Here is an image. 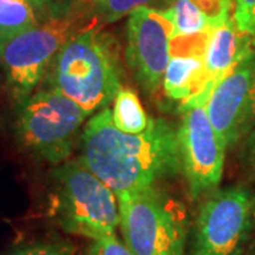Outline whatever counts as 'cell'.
Returning <instances> with one entry per match:
<instances>
[{"label": "cell", "mask_w": 255, "mask_h": 255, "mask_svg": "<svg viewBox=\"0 0 255 255\" xmlns=\"http://www.w3.org/2000/svg\"><path fill=\"white\" fill-rule=\"evenodd\" d=\"M111 117L114 125L119 130L129 135H139L146 132L150 125L152 119L146 115L145 110L140 104L137 95L129 88H121L112 102Z\"/></svg>", "instance_id": "14"}, {"label": "cell", "mask_w": 255, "mask_h": 255, "mask_svg": "<svg viewBox=\"0 0 255 255\" xmlns=\"http://www.w3.org/2000/svg\"><path fill=\"white\" fill-rule=\"evenodd\" d=\"M233 18L238 31L255 44V0H234Z\"/></svg>", "instance_id": "18"}, {"label": "cell", "mask_w": 255, "mask_h": 255, "mask_svg": "<svg viewBox=\"0 0 255 255\" xmlns=\"http://www.w3.org/2000/svg\"><path fill=\"white\" fill-rule=\"evenodd\" d=\"M61 7L54 0H0V41L41 23Z\"/></svg>", "instance_id": "13"}, {"label": "cell", "mask_w": 255, "mask_h": 255, "mask_svg": "<svg viewBox=\"0 0 255 255\" xmlns=\"http://www.w3.org/2000/svg\"><path fill=\"white\" fill-rule=\"evenodd\" d=\"M173 33V23L164 10L140 7L128 16L127 60L146 94L155 95L163 84Z\"/></svg>", "instance_id": "9"}, {"label": "cell", "mask_w": 255, "mask_h": 255, "mask_svg": "<svg viewBox=\"0 0 255 255\" xmlns=\"http://www.w3.org/2000/svg\"><path fill=\"white\" fill-rule=\"evenodd\" d=\"M9 255H75V248L70 241L51 238L20 244Z\"/></svg>", "instance_id": "17"}, {"label": "cell", "mask_w": 255, "mask_h": 255, "mask_svg": "<svg viewBox=\"0 0 255 255\" xmlns=\"http://www.w3.org/2000/svg\"><path fill=\"white\" fill-rule=\"evenodd\" d=\"M207 111L227 149L254 130L255 46L213 88Z\"/></svg>", "instance_id": "10"}, {"label": "cell", "mask_w": 255, "mask_h": 255, "mask_svg": "<svg viewBox=\"0 0 255 255\" xmlns=\"http://www.w3.org/2000/svg\"><path fill=\"white\" fill-rule=\"evenodd\" d=\"M173 23V37H191L210 31L213 21L197 0H174L164 10Z\"/></svg>", "instance_id": "15"}, {"label": "cell", "mask_w": 255, "mask_h": 255, "mask_svg": "<svg viewBox=\"0 0 255 255\" xmlns=\"http://www.w3.org/2000/svg\"><path fill=\"white\" fill-rule=\"evenodd\" d=\"M119 228L133 255H186L189 221L182 203L160 189L119 194Z\"/></svg>", "instance_id": "6"}, {"label": "cell", "mask_w": 255, "mask_h": 255, "mask_svg": "<svg viewBox=\"0 0 255 255\" xmlns=\"http://www.w3.org/2000/svg\"><path fill=\"white\" fill-rule=\"evenodd\" d=\"M43 82L63 92L90 117L108 108L122 88L114 38L98 26L84 28L64 44Z\"/></svg>", "instance_id": "2"}, {"label": "cell", "mask_w": 255, "mask_h": 255, "mask_svg": "<svg viewBox=\"0 0 255 255\" xmlns=\"http://www.w3.org/2000/svg\"><path fill=\"white\" fill-rule=\"evenodd\" d=\"M90 115L53 85H40L17 104L14 135L23 150L50 164L68 160Z\"/></svg>", "instance_id": "4"}, {"label": "cell", "mask_w": 255, "mask_h": 255, "mask_svg": "<svg viewBox=\"0 0 255 255\" xmlns=\"http://www.w3.org/2000/svg\"><path fill=\"white\" fill-rule=\"evenodd\" d=\"M247 37L238 31L228 11L217 18L210 28L209 40L204 50V85H217L244 55L254 47Z\"/></svg>", "instance_id": "11"}, {"label": "cell", "mask_w": 255, "mask_h": 255, "mask_svg": "<svg viewBox=\"0 0 255 255\" xmlns=\"http://www.w3.org/2000/svg\"><path fill=\"white\" fill-rule=\"evenodd\" d=\"M51 216L65 233L98 240L119 227L118 197L80 159L67 160L53 172Z\"/></svg>", "instance_id": "5"}, {"label": "cell", "mask_w": 255, "mask_h": 255, "mask_svg": "<svg viewBox=\"0 0 255 255\" xmlns=\"http://www.w3.org/2000/svg\"><path fill=\"white\" fill-rule=\"evenodd\" d=\"M81 146L80 160L117 196L156 187L182 173L177 129L164 119H155L143 133L129 135L114 125L105 108L85 124Z\"/></svg>", "instance_id": "1"}, {"label": "cell", "mask_w": 255, "mask_h": 255, "mask_svg": "<svg viewBox=\"0 0 255 255\" xmlns=\"http://www.w3.org/2000/svg\"><path fill=\"white\" fill-rule=\"evenodd\" d=\"M214 85L207 84L182 105V121L177 128L182 173L193 200L217 190L227 146L213 125L207 102Z\"/></svg>", "instance_id": "7"}, {"label": "cell", "mask_w": 255, "mask_h": 255, "mask_svg": "<svg viewBox=\"0 0 255 255\" xmlns=\"http://www.w3.org/2000/svg\"><path fill=\"white\" fill-rule=\"evenodd\" d=\"M204 85V58L200 54H172L164 71V95L184 104Z\"/></svg>", "instance_id": "12"}, {"label": "cell", "mask_w": 255, "mask_h": 255, "mask_svg": "<svg viewBox=\"0 0 255 255\" xmlns=\"http://www.w3.org/2000/svg\"><path fill=\"white\" fill-rule=\"evenodd\" d=\"M87 255H133L124 241L115 234L108 237L92 240L87 250Z\"/></svg>", "instance_id": "19"}, {"label": "cell", "mask_w": 255, "mask_h": 255, "mask_svg": "<svg viewBox=\"0 0 255 255\" xmlns=\"http://www.w3.org/2000/svg\"><path fill=\"white\" fill-rule=\"evenodd\" d=\"M174 0H92V18L97 23H114L119 18L129 16L140 7L167 10Z\"/></svg>", "instance_id": "16"}, {"label": "cell", "mask_w": 255, "mask_h": 255, "mask_svg": "<svg viewBox=\"0 0 255 255\" xmlns=\"http://www.w3.org/2000/svg\"><path fill=\"white\" fill-rule=\"evenodd\" d=\"M91 26L98 24L87 23L84 13L73 7H61L41 23L0 41V68L16 105L43 84L64 44Z\"/></svg>", "instance_id": "3"}, {"label": "cell", "mask_w": 255, "mask_h": 255, "mask_svg": "<svg viewBox=\"0 0 255 255\" xmlns=\"http://www.w3.org/2000/svg\"><path fill=\"white\" fill-rule=\"evenodd\" d=\"M255 223V196L244 186L210 193L201 203L186 255H241Z\"/></svg>", "instance_id": "8"}, {"label": "cell", "mask_w": 255, "mask_h": 255, "mask_svg": "<svg viewBox=\"0 0 255 255\" xmlns=\"http://www.w3.org/2000/svg\"><path fill=\"white\" fill-rule=\"evenodd\" d=\"M243 163L255 179V129L244 139V146H243Z\"/></svg>", "instance_id": "20"}]
</instances>
